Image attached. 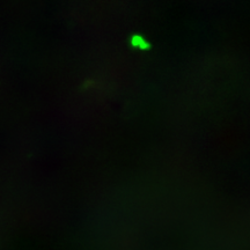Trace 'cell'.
I'll use <instances>...</instances> for the list:
<instances>
[{
  "mask_svg": "<svg viewBox=\"0 0 250 250\" xmlns=\"http://www.w3.org/2000/svg\"><path fill=\"white\" fill-rule=\"evenodd\" d=\"M132 44H133V46H136V48H139V49L149 48V45L147 44V43L144 42V39L142 36H134L132 39Z\"/></svg>",
  "mask_w": 250,
  "mask_h": 250,
  "instance_id": "cell-1",
  "label": "cell"
}]
</instances>
